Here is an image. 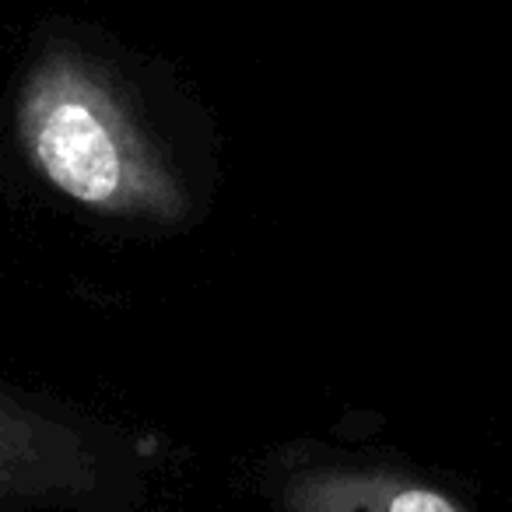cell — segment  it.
Instances as JSON below:
<instances>
[{
	"label": "cell",
	"instance_id": "6da1fadb",
	"mask_svg": "<svg viewBox=\"0 0 512 512\" xmlns=\"http://www.w3.org/2000/svg\"><path fill=\"white\" fill-rule=\"evenodd\" d=\"M15 120L36 172L74 204L113 218H183L176 172L85 57L46 53L18 92Z\"/></svg>",
	"mask_w": 512,
	"mask_h": 512
},
{
	"label": "cell",
	"instance_id": "7a4b0ae2",
	"mask_svg": "<svg viewBox=\"0 0 512 512\" xmlns=\"http://www.w3.org/2000/svg\"><path fill=\"white\" fill-rule=\"evenodd\" d=\"M148 474L120 435H102L0 390V512H141Z\"/></svg>",
	"mask_w": 512,
	"mask_h": 512
},
{
	"label": "cell",
	"instance_id": "3957f363",
	"mask_svg": "<svg viewBox=\"0 0 512 512\" xmlns=\"http://www.w3.org/2000/svg\"><path fill=\"white\" fill-rule=\"evenodd\" d=\"M271 512H467L449 491L390 460L288 449L260 470Z\"/></svg>",
	"mask_w": 512,
	"mask_h": 512
}]
</instances>
